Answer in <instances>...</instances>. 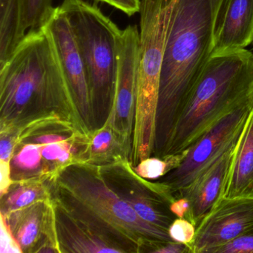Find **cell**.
<instances>
[{"label":"cell","instance_id":"cell-1","mask_svg":"<svg viewBox=\"0 0 253 253\" xmlns=\"http://www.w3.org/2000/svg\"><path fill=\"white\" fill-rule=\"evenodd\" d=\"M60 115L81 131L84 125L46 28L26 34L0 66V128Z\"/></svg>","mask_w":253,"mask_h":253},{"label":"cell","instance_id":"cell-2","mask_svg":"<svg viewBox=\"0 0 253 253\" xmlns=\"http://www.w3.org/2000/svg\"><path fill=\"white\" fill-rule=\"evenodd\" d=\"M214 0H173L152 156L164 158L183 107L213 51Z\"/></svg>","mask_w":253,"mask_h":253},{"label":"cell","instance_id":"cell-3","mask_svg":"<svg viewBox=\"0 0 253 253\" xmlns=\"http://www.w3.org/2000/svg\"><path fill=\"white\" fill-rule=\"evenodd\" d=\"M54 204L88 226L120 253H155L174 241L147 223L106 183L97 166L76 163L49 182Z\"/></svg>","mask_w":253,"mask_h":253},{"label":"cell","instance_id":"cell-4","mask_svg":"<svg viewBox=\"0 0 253 253\" xmlns=\"http://www.w3.org/2000/svg\"><path fill=\"white\" fill-rule=\"evenodd\" d=\"M253 89L251 51L211 55L179 117L166 156L190 147L219 120L250 101Z\"/></svg>","mask_w":253,"mask_h":253},{"label":"cell","instance_id":"cell-5","mask_svg":"<svg viewBox=\"0 0 253 253\" xmlns=\"http://www.w3.org/2000/svg\"><path fill=\"white\" fill-rule=\"evenodd\" d=\"M58 7L70 22L84 59L97 129L104 125L113 106L121 30L97 5L85 0H64Z\"/></svg>","mask_w":253,"mask_h":253},{"label":"cell","instance_id":"cell-6","mask_svg":"<svg viewBox=\"0 0 253 253\" xmlns=\"http://www.w3.org/2000/svg\"><path fill=\"white\" fill-rule=\"evenodd\" d=\"M173 0H141L137 97L130 161L153 155L161 70Z\"/></svg>","mask_w":253,"mask_h":253},{"label":"cell","instance_id":"cell-7","mask_svg":"<svg viewBox=\"0 0 253 253\" xmlns=\"http://www.w3.org/2000/svg\"><path fill=\"white\" fill-rule=\"evenodd\" d=\"M252 109L250 100L219 120L186 149V157L177 169L157 180L174 196L188 187L236 144Z\"/></svg>","mask_w":253,"mask_h":253},{"label":"cell","instance_id":"cell-8","mask_svg":"<svg viewBox=\"0 0 253 253\" xmlns=\"http://www.w3.org/2000/svg\"><path fill=\"white\" fill-rule=\"evenodd\" d=\"M99 168L106 183L143 220L169 230L177 218L170 209L176 198L165 186L138 175L128 158Z\"/></svg>","mask_w":253,"mask_h":253},{"label":"cell","instance_id":"cell-9","mask_svg":"<svg viewBox=\"0 0 253 253\" xmlns=\"http://www.w3.org/2000/svg\"><path fill=\"white\" fill-rule=\"evenodd\" d=\"M45 27L48 30L60 67L85 128L94 130V116L84 59L69 19L59 7Z\"/></svg>","mask_w":253,"mask_h":253},{"label":"cell","instance_id":"cell-10","mask_svg":"<svg viewBox=\"0 0 253 253\" xmlns=\"http://www.w3.org/2000/svg\"><path fill=\"white\" fill-rule=\"evenodd\" d=\"M140 32L127 26L118 39V69L115 98L107 121L131 143L137 97V72Z\"/></svg>","mask_w":253,"mask_h":253},{"label":"cell","instance_id":"cell-11","mask_svg":"<svg viewBox=\"0 0 253 253\" xmlns=\"http://www.w3.org/2000/svg\"><path fill=\"white\" fill-rule=\"evenodd\" d=\"M253 229V199L223 198L196 226L192 253H211Z\"/></svg>","mask_w":253,"mask_h":253},{"label":"cell","instance_id":"cell-12","mask_svg":"<svg viewBox=\"0 0 253 253\" xmlns=\"http://www.w3.org/2000/svg\"><path fill=\"white\" fill-rule=\"evenodd\" d=\"M0 215L5 219L23 253H61L52 198Z\"/></svg>","mask_w":253,"mask_h":253},{"label":"cell","instance_id":"cell-13","mask_svg":"<svg viewBox=\"0 0 253 253\" xmlns=\"http://www.w3.org/2000/svg\"><path fill=\"white\" fill-rule=\"evenodd\" d=\"M253 43V0H214L211 55Z\"/></svg>","mask_w":253,"mask_h":253},{"label":"cell","instance_id":"cell-14","mask_svg":"<svg viewBox=\"0 0 253 253\" xmlns=\"http://www.w3.org/2000/svg\"><path fill=\"white\" fill-rule=\"evenodd\" d=\"M235 145L217 158L188 187L176 194L175 198L184 197L189 201L190 208L186 219L196 226L224 198Z\"/></svg>","mask_w":253,"mask_h":253},{"label":"cell","instance_id":"cell-15","mask_svg":"<svg viewBox=\"0 0 253 253\" xmlns=\"http://www.w3.org/2000/svg\"><path fill=\"white\" fill-rule=\"evenodd\" d=\"M224 198L253 199V108L235 145Z\"/></svg>","mask_w":253,"mask_h":253},{"label":"cell","instance_id":"cell-16","mask_svg":"<svg viewBox=\"0 0 253 253\" xmlns=\"http://www.w3.org/2000/svg\"><path fill=\"white\" fill-rule=\"evenodd\" d=\"M54 205L57 238L61 253H121L118 249L88 226L69 215L54 203Z\"/></svg>","mask_w":253,"mask_h":253},{"label":"cell","instance_id":"cell-17","mask_svg":"<svg viewBox=\"0 0 253 253\" xmlns=\"http://www.w3.org/2000/svg\"><path fill=\"white\" fill-rule=\"evenodd\" d=\"M131 152V142L106 121L103 126L88 133L83 163L103 167L124 158L130 160Z\"/></svg>","mask_w":253,"mask_h":253},{"label":"cell","instance_id":"cell-18","mask_svg":"<svg viewBox=\"0 0 253 253\" xmlns=\"http://www.w3.org/2000/svg\"><path fill=\"white\" fill-rule=\"evenodd\" d=\"M25 0H0V66L26 34L23 30Z\"/></svg>","mask_w":253,"mask_h":253},{"label":"cell","instance_id":"cell-19","mask_svg":"<svg viewBox=\"0 0 253 253\" xmlns=\"http://www.w3.org/2000/svg\"><path fill=\"white\" fill-rule=\"evenodd\" d=\"M49 182L41 179L13 182L8 191L0 196V214L6 215L38 201L51 199Z\"/></svg>","mask_w":253,"mask_h":253},{"label":"cell","instance_id":"cell-20","mask_svg":"<svg viewBox=\"0 0 253 253\" xmlns=\"http://www.w3.org/2000/svg\"><path fill=\"white\" fill-rule=\"evenodd\" d=\"M187 151L181 153L168 155L164 158L152 156L140 161L134 171L138 175L147 180H158L177 169L184 159Z\"/></svg>","mask_w":253,"mask_h":253},{"label":"cell","instance_id":"cell-21","mask_svg":"<svg viewBox=\"0 0 253 253\" xmlns=\"http://www.w3.org/2000/svg\"><path fill=\"white\" fill-rule=\"evenodd\" d=\"M53 0H25L23 30L25 33L44 27L54 14Z\"/></svg>","mask_w":253,"mask_h":253},{"label":"cell","instance_id":"cell-22","mask_svg":"<svg viewBox=\"0 0 253 253\" xmlns=\"http://www.w3.org/2000/svg\"><path fill=\"white\" fill-rule=\"evenodd\" d=\"M169 234L172 241L190 244L196 232V226L186 218H176L169 228Z\"/></svg>","mask_w":253,"mask_h":253},{"label":"cell","instance_id":"cell-23","mask_svg":"<svg viewBox=\"0 0 253 253\" xmlns=\"http://www.w3.org/2000/svg\"><path fill=\"white\" fill-rule=\"evenodd\" d=\"M211 253H253V229L237 239L214 249Z\"/></svg>","mask_w":253,"mask_h":253},{"label":"cell","instance_id":"cell-24","mask_svg":"<svg viewBox=\"0 0 253 253\" xmlns=\"http://www.w3.org/2000/svg\"><path fill=\"white\" fill-rule=\"evenodd\" d=\"M0 253H23L4 217L0 215Z\"/></svg>","mask_w":253,"mask_h":253},{"label":"cell","instance_id":"cell-25","mask_svg":"<svg viewBox=\"0 0 253 253\" xmlns=\"http://www.w3.org/2000/svg\"><path fill=\"white\" fill-rule=\"evenodd\" d=\"M122 11L128 17L140 13L141 0H97Z\"/></svg>","mask_w":253,"mask_h":253},{"label":"cell","instance_id":"cell-26","mask_svg":"<svg viewBox=\"0 0 253 253\" xmlns=\"http://www.w3.org/2000/svg\"><path fill=\"white\" fill-rule=\"evenodd\" d=\"M189 201L184 197H178L171 203L170 206L171 211L177 218H186L189 211Z\"/></svg>","mask_w":253,"mask_h":253},{"label":"cell","instance_id":"cell-27","mask_svg":"<svg viewBox=\"0 0 253 253\" xmlns=\"http://www.w3.org/2000/svg\"><path fill=\"white\" fill-rule=\"evenodd\" d=\"M250 103H251L252 108H253V89L250 95Z\"/></svg>","mask_w":253,"mask_h":253},{"label":"cell","instance_id":"cell-28","mask_svg":"<svg viewBox=\"0 0 253 253\" xmlns=\"http://www.w3.org/2000/svg\"></svg>","mask_w":253,"mask_h":253}]
</instances>
